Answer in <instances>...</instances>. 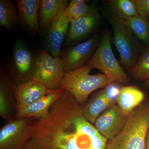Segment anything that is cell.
Masks as SVG:
<instances>
[{
  "label": "cell",
  "instance_id": "52a82bcc",
  "mask_svg": "<svg viewBox=\"0 0 149 149\" xmlns=\"http://www.w3.org/2000/svg\"><path fill=\"white\" fill-rule=\"evenodd\" d=\"M65 74L61 57L53 56L47 50H42L36 57V68L33 80L49 89L60 88Z\"/></svg>",
  "mask_w": 149,
  "mask_h": 149
},
{
  "label": "cell",
  "instance_id": "d4e9b609",
  "mask_svg": "<svg viewBox=\"0 0 149 149\" xmlns=\"http://www.w3.org/2000/svg\"><path fill=\"white\" fill-rule=\"evenodd\" d=\"M130 73L136 80L145 81L149 80V46L141 54Z\"/></svg>",
  "mask_w": 149,
  "mask_h": 149
},
{
  "label": "cell",
  "instance_id": "603a6c76",
  "mask_svg": "<svg viewBox=\"0 0 149 149\" xmlns=\"http://www.w3.org/2000/svg\"><path fill=\"white\" fill-rule=\"evenodd\" d=\"M125 22L133 35L149 46V22L138 14Z\"/></svg>",
  "mask_w": 149,
  "mask_h": 149
},
{
  "label": "cell",
  "instance_id": "2e32d148",
  "mask_svg": "<svg viewBox=\"0 0 149 149\" xmlns=\"http://www.w3.org/2000/svg\"><path fill=\"white\" fill-rule=\"evenodd\" d=\"M100 15L83 17L70 22V27L65 45H69L90 34L96 27L100 20Z\"/></svg>",
  "mask_w": 149,
  "mask_h": 149
},
{
  "label": "cell",
  "instance_id": "8992f818",
  "mask_svg": "<svg viewBox=\"0 0 149 149\" xmlns=\"http://www.w3.org/2000/svg\"><path fill=\"white\" fill-rule=\"evenodd\" d=\"M76 130L59 149H105L108 140L80 113L75 120Z\"/></svg>",
  "mask_w": 149,
  "mask_h": 149
},
{
  "label": "cell",
  "instance_id": "277c9868",
  "mask_svg": "<svg viewBox=\"0 0 149 149\" xmlns=\"http://www.w3.org/2000/svg\"><path fill=\"white\" fill-rule=\"evenodd\" d=\"M86 64L100 70L111 82L128 84L130 77L116 58L108 32L104 33L99 46Z\"/></svg>",
  "mask_w": 149,
  "mask_h": 149
},
{
  "label": "cell",
  "instance_id": "7402d4cb",
  "mask_svg": "<svg viewBox=\"0 0 149 149\" xmlns=\"http://www.w3.org/2000/svg\"><path fill=\"white\" fill-rule=\"evenodd\" d=\"M88 1L85 2L75 3L70 1L65 9V13L70 22L83 17L99 15L97 9L94 6L88 4Z\"/></svg>",
  "mask_w": 149,
  "mask_h": 149
},
{
  "label": "cell",
  "instance_id": "ba28073f",
  "mask_svg": "<svg viewBox=\"0 0 149 149\" xmlns=\"http://www.w3.org/2000/svg\"><path fill=\"white\" fill-rule=\"evenodd\" d=\"M32 118L12 120L0 130V149H24L35 131Z\"/></svg>",
  "mask_w": 149,
  "mask_h": 149
},
{
  "label": "cell",
  "instance_id": "9c48e42d",
  "mask_svg": "<svg viewBox=\"0 0 149 149\" xmlns=\"http://www.w3.org/2000/svg\"><path fill=\"white\" fill-rule=\"evenodd\" d=\"M68 5V1L65 0L47 32L46 40L47 50L55 57H60L61 46L70 23V20L65 13Z\"/></svg>",
  "mask_w": 149,
  "mask_h": 149
},
{
  "label": "cell",
  "instance_id": "5b68a950",
  "mask_svg": "<svg viewBox=\"0 0 149 149\" xmlns=\"http://www.w3.org/2000/svg\"><path fill=\"white\" fill-rule=\"evenodd\" d=\"M109 20L113 30V43L120 55V63L124 69L130 72L139 58L135 35L125 21L113 14Z\"/></svg>",
  "mask_w": 149,
  "mask_h": 149
},
{
  "label": "cell",
  "instance_id": "9a60e30c",
  "mask_svg": "<svg viewBox=\"0 0 149 149\" xmlns=\"http://www.w3.org/2000/svg\"><path fill=\"white\" fill-rule=\"evenodd\" d=\"M48 90L45 85L33 79L20 82L15 90L17 109L27 106L41 98Z\"/></svg>",
  "mask_w": 149,
  "mask_h": 149
},
{
  "label": "cell",
  "instance_id": "44dd1931",
  "mask_svg": "<svg viewBox=\"0 0 149 149\" xmlns=\"http://www.w3.org/2000/svg\"><path fill=\"white\" fill-rule=\"evenodd\" d=\"M108 3L113 14L124 21L138 15L136 5L133 0H109Z\"/></svg>",
  "mask_w": 149,
  "mask_h": 149
},
{
  "label": "cell",
  "instance_id": "3957f363",
  "mask_svg": "<svg viewBox=\"0 0 149 149\" xmlns=\"http://www.w3.org/2000/svg\"><path fill=\"white\" fill-rule=\"evenodd\" d=\"M92 69L86 64L65 73L60 88L71 94L79 104L85 102L91 93L112 83L103 73L90 74Z\"/></svg>",
  "mask_w": 149,
  "mask_h": 149
},
{
  "label": "cell",
  "instance_id": "cb8c5ba5",
  "mask_svg": "<svg viewBox=\"0 0 149 149\" xmlns=\"http://www.w3.org/2000/svg\"><path fill=\"white\" fill-rule=\"evenodd\" d=\"M11 84L3 70L1 71L0 83V115L4 119L8 117L9 113L8 98L11 93Z\"/></svg>",
  "mask_w": 149,
  "mask_h": 149
},
{
  "label": "cell",
  "instance_id": "ac0fdd59",
  "mask_svg": "<svg viewBox=\"0 0 149 149\" xmlns=\"http://www.w3.org/2000/svg\"><path fill=\"white\" fill-rule=\"evenodd\" d=\"M65 0H42L40 3L39 25L40 32L47 31Z\"/></svg>",
  "mask_w": 149,
  "mask_h": 149
},
{
  "label": "cell",
  "instance_id": "8fae6325",
  "mask_svg": "<svg viewBox=\"0 0 149 149\" xmlns=\"http://www.w3.org/2000/svg\"><path fill=\"white\" fill-rule=\"evenodd\" d=\"M127 116L123 113L117 104H115L99 116L94 126L102 135L110 141L123 130Z\"/></svg>",
  "mask_w": 149,
  "mask_h": 149
},
{
  "label": "cell",
  "instance_id": "484cf974",
  "mask_svg": "<svg viewBox=\"0 0 149 149\" xmlns=\"http://www.w3.org/2000/svg\"><path fill=\"white\" fill-rule=\"evenodd\" d=\"M122 87L120 83L112 82L105 87L101 92L111 104L114 105L116 104L117 98Z\"/></svg>",
  "mask_w": 149,
  "mask_h": 149
},
{
  "label": "cell",
  "instance_id": "d6986e66",
  "mask_svg": "<svg viewBox=\"0 0 149 149\" xmlns=\"http://www.w3.org/2000/svg\"><path fill=\"white\" fill-rule=\"evenodd\" d=\"M112 105L100 91L82 109V113L85 119L92 124L102 113Z\"/></svg>",
  "mask_w": 149,
  "mask_h": 149
},
{
  "label": "cell",
  "instance_id": "4fadbf2b",
  "mask_svg": "<svg viewBox=\"0 0 149 149\" xmlns=\"http://www.w3.org/2000/svg\"><path fill=\"white\" fill-rule=\"evenodd\" d=\"M64 91L61 88L49 89L45 95L41 98L27 106L17 110L18 117L41 118L46 117L49 113L51 108L61 97Z\"/></svg>",
  "mask_w": 149,
  "mask_h": 149
},
{
  "label": "cell",
  "instance_id": "5bb4252c",
  "mask_svg": "<svg viewBox=\"0 0 149 149\" xmlns=\"http://www.w3.org/2000/svg\"><path fill=\"white\" fill-rule=\"evenodd\" d=\"M18 20L22 26L31 34L40 32L38 11L41 1L16 0Z\"/></svg>",
  "mask_w": 149,
  "mask_h": 149
},
{
  "label": "cell",
  "instance_id": "83f0119b",
  "mask_svg": "<svg viewBox=\"0 0 149 149\" xmlns=\"http://www.w3.org/2000/svg\"><path fill=\"white\" fill-rule=\"evenodd\" d=\"M145 149H149V129L146 137Z\"/></svg>",
  "mask_w": 149,
  "mask_h": 149
},
{
  "label": "cell",
  "instance_id": "e0dca14e",
  "mask_svg": "<svg viewBox=\"0 0 149 149\" xmlns=\"http://www.w3.org/2000/svg\"><path fill=\"white\" fill-rule=\"evenodd\" d=\"M145 99L143 92L134 86H122L116 104L126 116L143 103Z\"/></svg>",
  "mask_w": 149,
  "mask_h": 149
},
{
  "label": "cell",
  "instance_id": "7a4b0ae2",
  "mask_svg": "<svg viewBox=\"0 0 149 149\" xmlns=\"http://www.w3.org/2000/svg\"><path fill=\"white\" fill-rule=\"evenodd\" d=\"M149 129V102L142 103L127 116L123 130L109 141L105 149H145Z\"/></svg>",
  "mask_w": 149,
  "mask_h": 149
},
{
  "label": "cell",
  "instance_id": "7c38bea8",
  "mask_svg": "<svg viewBox=\"0 0 149 149\" xmlns=\"http://www.w3.org/2000/svg\"><path fill=\"white\" fill-rule=\"evenodd\" d=\"M36 58L25 43L18 40L14 46L11 69L16 73L22 82L32 80L36 68Z\"/></svg>",
  "mask_w": 149,
  "mask_h": 149
},
{
  "label": "cell",
  "instance_id": "30bf717a",
  "mask_svg": "<svg viewBox=\"0 0 149 149\" xmlns=\"http://www.w3.org/2000/svg\"><path fill=\"white\" fill-rule=\"evenodd\" d=\"M97 37L94 35L76 45L67 48L61 52L65 73L84 66L90 59L97 47Z\"/></svg>",
  "mask_w": 149,
  "mask_h": 149
},
{
  "label": "cell",
  "instance_id": "6da1fadb",
  "mask_svg": "<svg viewBox=\"0 0 149 149\" xmlns=\"http://www.w3.org/2000/svg\"><path fill=\"white\" fill-rule=\"evenodd\" d=\"M79 104L64 91L47 116L35 122L34 134L24 149H58L60 144L76 129V118L82 112Z\"/></svg>",
  "mask_w": 149,
  "mask_h": 149
},
{
  "label": "cell",
  "instance_id": "f1b7e54d",
  "mask_svg": "<svg viewBox=\"0 0 149 149\" xmlns=\"http://www.w3.org/2000/svg\"><path fill=\"white\" fill-rule=\"evenodd\" d=\"M144 85H145V87H146L147 88H149V80L145 81Z\"/></svg>",
  "mask_w": 149,
  "mask_h": 149
},
{
  "label": "cell",
  "instance_id": "4316f807",
  "mask_svg": "<svg viewBox=\"0 0 149 149\" xmlns=\"http://www.w3.org/2000/svg\"><path fill=\"white\" fill-rule=\"evenodd\" d=\"M137 13L149 22V0H133Z\"/></svg>",
  "mask_w": 149,
  "mask_h": 149
},
{
  "label": "cell",
  "instance_id": "ffe728a7",
  "mask_svg": "<svg viewBox=\"0 0 149 149\" xmlns=\"http://www.w3.org/2000/svg\"><path fill=\"white\" fill-rule=\"evenodd\" d=\"M17 7L10 0L0 1V25L8 30L15 28L18 22Z\"/></svg>",
  "mask_w": 149,
  "mask_h": 149
}]
</instances>
